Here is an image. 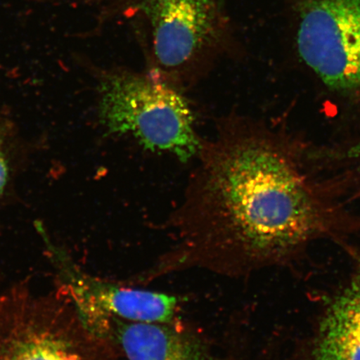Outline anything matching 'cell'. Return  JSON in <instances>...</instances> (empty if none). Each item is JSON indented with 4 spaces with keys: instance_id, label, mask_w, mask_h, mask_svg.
I'll list each match as a JSON object with an SVG mask.
<instances>
[{
    "instance_id": "6da1fadb",
    "label": "cell",
    "mask_w": 360,
    "mask_h": 360,
    "mask_svg": "<svg viewBox=\"0 0 360 360\" xmlns=\"http://www.w3.org/2000/svg\"><path fill=\"white\" fill-rule=\"evenodd\" d=\"M197 157L172 219L176 245L158 263L160 274L199 268L240 276L335 233L294 165L233 117L201 141Z\"/></svg>"
},
{
    "instance_id": "7a4b0ae2",
    "label": "cell",
    "mask_w": 360,
    "mask_h": 360,
    "mask_svg": "<svg viewBox=\"0 0 360 360\" xmlns=\"http://www.w3.org/2000/svg\"><path fill=\"white\" fill-rule=\"evenodd\" d=\"M100 115L108 133L134 139L181 161L199 154L191 108L179 89L152 73L119 70L100 85Z\"/></svg>"
},
{
    "instance_id": "3957f363",
    "label": "cell",
    "mask_w": 360,
    "mask_h": 360,
    "mask_svg": "<svg viewBox=\"0 0 360 360\" xmlns=\"http://www.w3.org/2000/svg\"><path fill=\"white\" fill-rule=\"evenodd\" d=\"M297 46L332 91L360 96V0H306Z\"/></svg>"
},
{
    "instance_id": "277c9868",
    "label": "cell",
    "mask_w": 360,
    "mask_h": 360,
    "mask_svg": "<svg viewBox=\"0 0 360 360\" xmlns=\"http://www.w3.org/2000/svg\"><path fill=\"white\" fill-rule=\"evenodd\" d=\"M152 30L150 73L174 87L192 82L216 37L219 0H138Z\"/></svg>"
},
{
    "instance_id": "5b68a950",
    "label": "cell",
    "mask_w": 360,
    "mask_h": 360,
    "mask_svg": "<svg viewBox=\"0 0 360 360\" xmlns=\"http://www.w3.org/2000/svg\"><path fill=\"white\" fill-rule=\"evenodd\" d=\"M48 255L55 265L58 292L65 297L83 323L114 317L134 323H172L178 309L173 295L117 285L81 270L66 252L45 238Z\"/></svg>"
},
{
    "instance_id": "8992f818",
    "label": "cell",
    "mask_w": 360,
    "mask_h": 360,
    "mask_svg": "<svg viewBox=\"0 0 360 360\" xmlns=\"http://www.w3.org/2000/svg\"><path fill=\"white\" fill-rule=\"evenodd\" d=\"M98 340H115L128 360H214L195 335L169 323H134L114 317L92 326Z\"/></svg>"
},
{
    "instance_id": "52a82bcc",
    "label": "cell",
    "mask_w": 360,
    "mask_h": 360,
    "mask_svg": "<svg viewBox=\"0 0 360 360\" xmlns=\"http://www.w3.org/2000/svg\"><path fill=\"white\" fill-rule=\"evenodd\" d=\"M299 360H360V258L323 309Z\"/></svg>"
},
{
    "instance_id": "ba28073f",
    "label": "cell",
    "mask_w": 360,
    "mask_h": 360,
    "mask_svg": "<svg viewBox=\"0 0 360 360\" xmlns=\"http://www.w3.org/2000/svg\"><path fill=\"white\" fill-rule=\"evenodd\" d=\"M8 170L6 158L3 153L0 150V196L6 188L8 182Z\"/></svg>"
},
{
    "instance_id": "9c48e42d",
    "label": "cell",
    "mask_w": 360,
    "mask_h": 360,
    "mask_svg": "<svg viewBox=\"0 0 360 360\" xmlns=\"http://www.w3.org/2000/svg\"><path fill=\"white\" fill-rule=\"evenodd\" d=\"M352 155L354 156H357L358 158H359L360 159V146H358V147H355L354 148V150H353V153H352Z\"/></svg>"
}]
</instances>
